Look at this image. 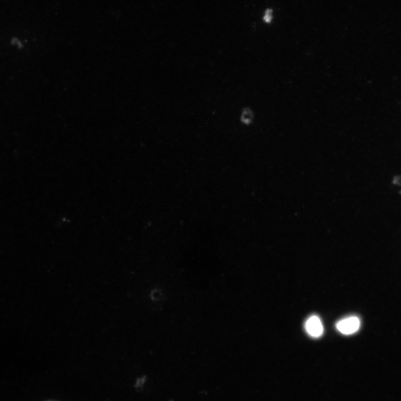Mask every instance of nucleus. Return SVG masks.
<instances>
[{
  "mask_svg": "<svg viewBox=\"0 0 401 401\" xmlns=\"http://www.w3.org/2000/svg\"><path fill=\"white\" fill-rule=\"evenodd\" d=\"M360 326L361 321L359 318L352 316L339 321L336 324V328L341 333L350 335L356 333Z\"/></svg>",
  "mask_w": 401,
  "mask_h": 401,
  "instance_id": "f257e3e1",
  "label": "nucleus"
},
{
  "mask_svg": "<svg viewBox=\"0 0 401 401\" xmlns=\"http://www.w3.org/2000/svg\"><path fill=\"white\" fill-rule=\"evenodd\" d=\"M305 328L307 333L314 338L320 337L323 333V326L320 318L316 316L309 318L306 322Z\"/></svg>",
  "mask_w": 401,
  "mask_h": 401,
  "instance_id": "f03ea898",
  "label": "nucleus"
},
{
  "mask_svg": "<svg viewBox=\"0 0 401 401\" xmlns=\"http://www.w3.org/2000/svg\"><path fill=\"white\" fill-rule=\"evenodd\" d=\"M255 118V112L249 106H244L240 110L238 122L241 126L246 128L250 127L254 122Z\"/></svg>",
  "mask_w": 401,
  "mask_h": 401,
  "instance_id": "7ed1b4c3",
  "label": "nucleus"
},
{
  "mask_svg": "<svg viewBox=\"0 0 401 401\" xmlns=\"http://www.w3.org/2000/svg\"><path fill=\"white\" fill-rule=\"evenodd\" d=\"M271 10H267L265 13V15L264 17V20L266 22H269L271 20Z\"/></svg>",
  "mask_w": 401,
  "mask_h": 401,
  "instance_id": "20e7f679",
  "label": "nucleus"
}]
</instances>
